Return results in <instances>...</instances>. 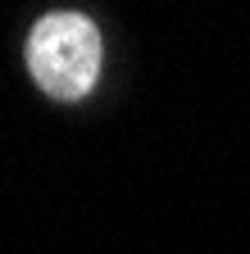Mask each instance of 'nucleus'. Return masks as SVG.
<instances>
[{"label": "nucleus", "mask_w": 250, "mask_h": 254, "mask_svg": "<svg viewBox=\"0 0 250 254\" xmlns=\"http://www.w3.org/2000/svg\"><path fill=\"white\" fill-rule=\"evenodd\" d=\"M100 32L82 14H46L27 37V68L55 100H82L100 77Z\"/></svg>", "instance_id": "1"}]
</instances>
